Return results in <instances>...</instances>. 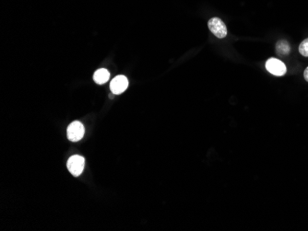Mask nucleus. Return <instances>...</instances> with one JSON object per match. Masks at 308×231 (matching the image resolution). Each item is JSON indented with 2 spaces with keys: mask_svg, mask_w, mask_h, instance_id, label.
I'll return each mask as SVG.
<instances>
[{
  "mask_svg": "<svg viewBox=\"0 0 308 231\" xmlns=\"http://www.w3.org/2000/svg\"><path fill=\"white\" fill-rule=\"evenodd\" d=\"M84 134H85L84 126L79 121H75L71 123L67 130L68 138L71 142H78L81 140L82 137L84 136Z\"/></svg>",
  "mask_w": 308,
  "mask_h": 231,
  "instance_id": "2",
  "label": "nucleus"
},
{
  "mask_svg": "<svg viewBox=\"0 0 308 231\" xmlns=\"http://www.w3.org/2000/svg\"><path fill=\"white\" fill-rule=\"evenodd\" d=\"M266 69L276 77H283L287 73L284 63L277 58H269L266 62Z\"/></svg>",
  "mask_w": 308,
  "mask_h": 231,
  "instance_id": "4",
  "label": "nucleus"
},
{
  "mask_svg": "<svg viewBox=\"0 0 308 231\" xmlns=\"http://www.w3.org/2000/svg\"><path fill=\"white\" fill-rule=\"evenodd\" d=\"M299 53L305 57H308V38L303 41L299 45Z\"/></svg>",
  "mask_w": 308,
  "mask_h": 231,
  "instance_id": "8",
  "label": "nucleus"
},
{
  "mask_svg": "<svg viewBox=\"0 0 308 231\" xmlns=\"http://www.w3.org/2000/svg\"><path fill=\"white\" fill-rule=\"evenodd\" d=\"M84 166H85V160L83 157L79 155L72 156L70 158V160H68V163H67L68 169L70 170L72 175L75 177H78L82 173Z\"/></svg>",
  "mask_w": 308,
  "mask_h": 231,
  "instance_id": "3",
  "label": "nucleus"
},
{
  "mask_svg": "<svg viewBox=\"0 0 308 231\" xmlns=\"http://www.w3.org/2000/svg\"><path fill=\"white\" fill-rule=\"evenodd\" d=\"M208 26L210 31L213 33L214 35L219 38V39H223L227 36V27L225 23L221 21L220 18H212L209 22Z\"/></svg>",
  "mask_w": 308,
  "mask_h": 231,
  "instance_id": "1",
  "label": "nucleus"
},
{
  "mask_svg": "<svg viewBox=\"0 0 308 231\" xmlns=\"http://www.w3.org/2000/svg\"><path fill=\"white\" fill-rule=\"evenodd\" d=\"M276 51L278 55L286 56V55H289L291 48L286 41H280L277 42Z\"/></svg>",
  "mask_w": 308,
  "mask_h": 231,
  "instance_id": "7",
  "label": "nucleus"
},
{
  "mask_svg": "<svg viewBox=\"0 0 308 231\" xmlns=\"http://www.w3.org/2000/svg\"><path fill=\"white\" fill-rule=\"evenodd\" d=\"M128 87V80L125 76H118L111 81V91L114 94H121L123 93Z\"/></svg>",
  "mask_w": 308,
  "mask_h": 231,
  "instance_id": "5",
  "label": "nucleus"
},
{
  "mask_svg": "<svg viewBox=\"0 0 308 231\" xmlns=\"http://www.w3.org/2000/svg\"><path fill=\"white\" fill-rule=\"evenodd\" d=\"M304 78H305V80H307L308 82V67H307L306 70L304 72Z\"/></svg>",
  "mask_w": 308,
  "mask_h": 231,
  "instance_id": "9",
  "label": "nucleus"
},
{
  "mask_svg": "<svg viewBox=\"0 0 308 231\" xmlns=\"http://www.w3.org/2000/svg\"><path fill=\"white\" fill-rule=\"evenodd\" d=\"M109 78H110V73L107 69H104V68L98 69L94 75V80L99 85L106 83L109 80Z\"/></svg>",
  "mask_w": 308,
  "mask_h": 231,
  "instance_id": "6",
  "label": "nucleus"
}]
</instances>
